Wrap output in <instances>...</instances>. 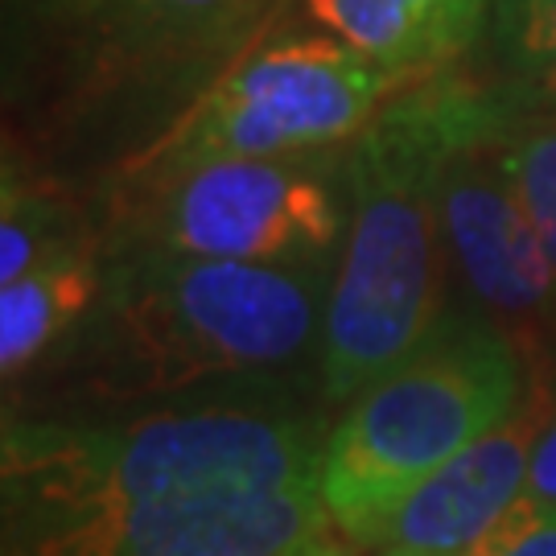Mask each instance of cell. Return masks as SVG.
Masks as SVG:
<instances>
[{
	"label": "cell",
	"instance_id": "1",
	"mask_svg": "<svg viewBox=\"0 0 556 556\" xmlns=\"http://www.w3.org/2000/svg\"><path fill=\"white\" fill-rule=\"evenodd\" d=\"M326 404L305 383H236L91 408H4V540L149 503L318 482Z\"/></svg>",
	"mask_w": 556,
	"mask_h": 556
},
{
	"label": "cell",
	"instance_id": "2",
	"mask_svg": "<svg viewBox=\"0 0 556 556\" xmlns=\"http://www.w3.org/2000/svg\"><path fill=\"white\" fill-rule=\"evenodd\" d=\"M103 293L41 367L62 408L140 404L236 383H309L338 264L181 256L103 236Z\"/></svg>",
	"mask_w": 556,
	"mask_h": 556
},
{
	"label": "cell",
	"instance_id": "3",
	"mask_svg": "<svg viewBox=\"0 0 556 556\" xmlns=\"http://www.w3.org/2000/svg\"><path fill=\"white\" fill-rule=\"evenodd\" d=\"M438 149V75L404 83L351 140V219L318 346L326 408L408 355L454 301L433 206Z\"/></svg>",
	"mask_w": 556,
	"mask_h": 556
},
{
	"label": "cell",
	"instance_id": "4",
	"mask_svg": "<svg viewBox=\"0 0 556 556\" xmlns=\"http://www.w3.org/2000/svg\"><path fill=\"white\" fill-rule=\"evenodd\" d=\"M536 376L519 338L470 301H450L433 330L326 429L314 486L338 536L367 548L425 478L516 413Z\"/></svg>",
	"mask_w": 556,
	"mask_h": 556
},
{
	"label": "cell",
	"instance_id": "5",
	"mask_svg": "<svg viewBox=\"0 0 556 556\" xmlns=\"http://www.w3.org/2000/svg\"><path fill=\"white\" fill-rule=\"evenodd\" d=\"M351 219V144L285 157H215L128 174L108 239L181 256L338 264Z\"/></svg>",
	"mask_w": 556,
	"mask_h": 556
},
{
	"label": "cell",
	"instance_id": "6",
	"mask_svg": "<svg viewBox=\"0 0 556 556\" xmlns=\"http://www.w3.org/2000/svg\"><path fill=\"white\" fill-rule=\"evenodd\" d=\"M441 149L433 165L438 236L450 285L495 318L536 367L556 363V273L503 157L491 87L457 66L438 71Z\"/></svg>",
	"mask_w": 556,
	"mask_h": 556
},
{
	"label": "cell",
	"instance_id": "7",
	"mask_svg": "<svg viewBox=\"0 0 556 556\" xmlns=\"http://www.w3.org/2000/svg\"><path fill=\"white\" fill-rule=\"evenodd\" d=\"M400 87V75L334 34L273 38L206 87L140 157L128 161V174L351 144Z\"/></svg>",
	"mask_w": 556,
	"mask_h": 556
},
{
	"label": "cell",
	"instance_id": "8",
	"mask_svg": "<svg viewBox=\"0 0 556 556\" xmlns=\"http://www.w3.org/2000/svg\"><path fill=\"white\" fill-rule=\"evenodd\" d=\"M318 486L149 503L4 540V556H318L334 540Z\"/></svg>",
	"mask_w": 556,
	"mask_h": 556
},
{
	"label": "cell",
	"instance_id": "9",
	"mask_svg": "<svg viewBox=\"0 0 556 556\" xmlns=\"http://www.w3.org/2000/svg\"><path fill=\"white\" fill-rule=\"evenodd\" d=\"M280 0H100L79 29L96 75L181 100L215 87L277 17Z\"/></svg>",
	"mask_w": 556,
	"mask_h": 556
},
{
	"label": "cell",
	"instance_id": "10",
	"mask_svg": "<svg viewBox=\"0 0 556 556\" xmlns=\"http://www.w3.org/2000/svg\"><path fill=\"white\" fill-rule=\"evenodd\" d=\"M553 408V383L540 367L528 400L491 433L470 441L454 462L429 475L400 503L371 544L420 556H466L519 503ZM367 544V548H371Z\"/></svg>",
	"mask_w": 556,
	"mask_h": 556
},
{
	"label": "cell",
	"instance_id": "11",
	"mask_svg": "<svg viewBox=\"0 0 556 556\" xmlns=\"http://www.w3.org/2000/svg\"><path fill=\"white\" fill-rule=\"evenodd\" d=\"M305 9L326 34L417 83L475 50L491 0H305Z\"/></svg>",
	"mask_w": 556,
	"mask_h": 556
},
{
	"label": "cell",
	"instance_id": "12",
	"mask_svg": "<svg viewBox=\"0 0 556 556\" xmlns=\"http://www.w3.org/2000/svg\"><path fill=\"white\" fill-rule=\"evenodd\" d=\"M103 236L0 285V376L4 388L38 376L83 330L103 293Z\"/></svg>",
	"mask_w": 556,
	"mask_h": 556
},
{
	"label": "cell",
	"instance_id": "13",
	"mask_svg": "<svg viewBox=\"0 0 556 556\" xmlns=\"http://www.w3.org/2000/svg\"><path fill=\"white\" fill-rule=\"evenodd\" d=\"M103 227L83 219L79 202L62 194L50 178H38L17 153H4L0 174V285L25 277L46 260L100 239Z\"/></svg>",
	"mask_w": 556,
	"mask_h": 556
},
{
	"label": "cell",
	"instance_id": "14",
	"mask_svg": "<svg viewBox=\"0 0 556 556\" xmlns=\"http://www.w3.org/2000/svg\"><path fill=\"white\" fill-rule=\"evenodd\" d=\"M495 103H498V124H503V157H507L519 202H523V211H528V219L536 227V236L544 243L548 260H553V273H556V119L519 116L498 96Z\"/></svg>",
	"mask_w": 556,
	"mask_h": 556
},
{
	"label": "cell",
	"instance_id": "15",
	"mask_svg": "<svg viewBox=\"0 0 556 556\" xmlns=\"http://www.w3.org/2000/svg\"><path fill=\"white\" fill-rule=\"evenodd\" d=\"M486 79H519L556 66V0H491L475 46Z\"/></svg>",
	"mask_w": 556,
	"mask_h": 556
},
{
	"label": "cell",
	"instance_id": "16",
	"mask_svg": "<svg viewBox=\"0 0 556 556\" xmlns=\"http://www.w3.org/2000/svg\"><path fill=\"white\" fill-rule=\"evenodd\" d=\"M466 556H556V503H519Z\"/></svg>",
	"mask_w": 556,
	"mask_h": 556
},
{
	"label": "cell",
	"instance_id": "17",
	"mask_svg": "<svg viewBox=\"0 0 556 556\" xmlns=\"http://www.w3.org/2000/svg\"><path fill=\"white\" fill-rule=\"evenodd\" d=\"M486 79V75H478ZM491 91L519 116H544L556 119V66L536 71V75H519V79H486Z\"/></svg>",
	"mask_w": 556,
	"mask_h": 556
},
{
	"label": "cell",
	"instance_id": "18",
	"mask_svg": "<svg viewBox=\"0 0 556 556\" xmlns=\"http://www.w3.org/2000/svg\"><path fill=\"white\" fill-rule=\"evenodd\" d=\"M548 383H553V408L548 420L536 438V454H532V470H528V486L523 495L536 498V503H556V367H544Z\"/></svg>",
	"mask_w": 556,
	"mask_h": 556
},
{
	"label": "cell",
	"instance_id": "19",
	"mask_svg": "<svg viewBox=\"0 0 556 556\" xmlns=\"http://www.w3.org/2000/svg\"><path fill=\"white\" fill-rule=\"evenodd\" d=\"M9 4H13V0H9ZM17 4L25 17L34 13V21L50 25V29H66L71 38H79V29L96 17V9H100V0H17Z\"/></svg>",
	"mask_w": 556,
	"mask_h": 556
},
{
	"label": "cell",
	"instance_id": "20",
	"mask_svg": "<svg viewBox=\"0 0 556 556\" xmlns=\"http://www.w3.org/2000/svg\"><path fill=\"white\" fill-rule=\"evenodd\" d=\"M342 544H346V540L334 536L318 556H351L346 548H342ZM363 556H420V553H404V548H379V544H371V548H363Z\"/></svg>",
	"mask_w": 556,
	"mask_h": 556
},
{
	"label": "cell",
	"instance_id": "21",
	"mask_svg": "<svg viewBox=\"0 0 556 556\" xmlns=\"http://www.w3.org/2000/svg\"><path fill=\"white\" fill-rule=\"evenodd\" d=\"M553 367H556V363H553Z\"/></svg>",
	"mask_w": 556,
	"mask_h": 556
}]
</instances>
